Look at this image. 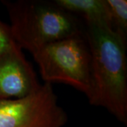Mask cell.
Segmentation results:
<instances>
[{"mask_svg":"<svg viewBox=\"0 0 127 127\" xmlns=\"http://www.w3.org/2000/svg\"><path fill=\"white\" fill-rule=\"evenodd\" d=\"M18 47L12 37L9 26L0 20V58Z\"/></svg>","mask_w":127,"mask_h":127,"instance_id":"obj_8","label":"cell"},{"mask_svg":"<svg viewBox=\"0 0 127 127\" xmlns=\"http://www.w3.org/2000/svg\"><path fill=\"white\" fill-rule=\"evenodd\" d=\"M67 120L50 83L21 98L0 100V127H63Z\"/></svg>","mask_w":127,"mask_h":127,"instance_id":"obj_4","label":"cell"},{"mask_svg":"<svg viewBox=\"0 0 127 127\" xmlns=\"http://www.w3.org/2000/svg\"><path fill=\"white\" fill-rule=\"evenodd\" d=\"M40 85L31 64L20 47L0 58V100L21 98L36 91Z\"/></svg>","mask_w":127,"mask_h":127,"instance_id":"obj_5","label":"cell"},{"mask_svg":"<svg viewBox=\"0 0 127 127\" xmlns=\"http://www.w3.org/2000/svg\"><path fill=\"white\" fill-rule=\"evenodd\" d=\"M2 4L15 42L31 55L52 42L85 35V25L78 17L53 1H2Z\"/></svg>","mask_w":127,"mask_h":127,"instance_id":"obj_2","label":"cell"},{"mask_svg":"<svg viewBox=\"0 0 127 127\" xmlns=\"http://www.w3.org/2000/svg\"><path fill=\"white\" fill-rule=\"evenodd\" d=\"M59 7L81 16L85 23H93L111 28L106 0H54Z\"/></svg>","mask_w":127,"mask_h":127,"instance_id":"obj_6","label":"cell"},{"mask_svg":"<svg viewBox=\"0 0 127 127\" xmlns=\"http://www.w3.org/2000/svg\"><path fill=\"white\" fill-rule=\"evenodd\" d=\"M32 55L44 83L66 84L90 97L91 54L85 35L52 42Z\"/></svg>","mask_w":127,"mask_h":127,"instance_id":"obj_3","label":"cell"},{"mask_svg":"<svg viewBox=\"0 0 127 127\" xmlns=\"http://www.w3.org/2000/svg\"><path fill=\"white\" fill-rule=\"evenodd\" d=\"M112 31L127 43V1L106 0Z\"/></svg>","mask_w":127,"mask_h":127,"instance_id":"obj_7","label":"cell"},{"mask_svg":"<svg viewBox=\"0 0 127 127\" xmlns=\"http://www.w3.org/2000/svg\"><path fill=\"white\" fill-rule=\"evenodd\" d=\"M91 54V105L127 124V43L110 28L85 23Z\"/></svg>","mask_w":127,"mask_h":127,"instance_id":"obj_1","label":"cell"}]
</instances>
